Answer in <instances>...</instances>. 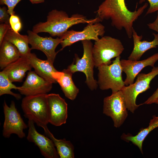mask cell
<instances>
[{"instance_id": "obj_1", "label": "cell", "mask_w": 158, "mask_h": 158, "mask_svg": "<svg viewBox=\"0 0 158 158\" xmlns=\"http://www.w3.org/2000/svg\"><path fill=\"white\" fill-rule=\"evenodd\" d=\"M100 21L97 17L88 19L84 15L78 13L69 17L66 12L55 9L48 13L46 21L40 22L35 25L32 31L37 33L47 32L51 36L60 37L73 25L80 23H95Z\"/></svg>"}, {"instance_id": "obj_2", "label": "cell", "mask_w": 158, "mask_h": 158, "mask_svg": "<svg viewBox=\"0 0 158 158\" xmlns=\"http://www.w3.org/2000/svg\"><path fill=\"white\" fill-rule=\"evenodd\" d=\"M124 49L121 41L110 36H103L95 41L92 49L95 66L109 65L112 59L120 56Z\"/></svg>"}, {"instance_id": "obj_3", "label": "cell", "mask_w": 158, "mask_h": 158, "mask_svg": "<svg viewBox=\"0 0 158 158\" xmlns=\"http://www.w3.org/2000/svg\"><path fill=\"white\" fill-rule=\"evenodd\" d=\"M47 95L45 94L25 96L22 101L21 107L25 117L32 120L41 127L49 123Z\"/></svg>"}, {"instance_id": "obj_4", "label": "cell", "mask_w": 158, "mask_h": 158, "mask_svg": "<svg viewBox=\"0 0 158 158\" xmlns=\"http://www.w3.org/2000/svg\"><path fill=\"white\" fill-rule=\"evenodd\" d=\"M120 56L116 58L109 65L98 67V85L102 90L111 89L112 93L121 91L125 85L122 77Z\"/></svg>"}, {"instance_id": "obj_5", "label": "cell", "mask_w": 158, "mask_h": 158, "mask_svg": "<svg viewBox=\"0 0 158 158\" xmlns=\"http://www.w3.org/2000/svg\"><path fill=\"white\" fill-rule=\"evenodd\" d=\"M158 75V66L154 67L148 73H139L134 83L125 86L121 90L124 98L128 110L133 113L140 105L136 103L137 97L150 88L152 80Z\"/></svg>"}, {"instance_id": "obj_6", "label": "cell", "mask_w": 158, "mask_h": 158, "mask_svg": "<svg viewBox=\"0 0 158 158\" xmlns=\"http://www.w3.org/2000/svg\"><path fill=\"white\" fill-rule=\"evenodd\" d=\"M81 42L83 49L82 57L80 59L75 54L74 62L69 65L67 69L73 74L78 71L83 73L86 77V84L90 90H93L97 89L98 85L93 75L95 66L92 53L93 44L90 40Z\"/></svg>"}, {"instance_id": "obj_7", "label": "cell", "mask_w": 158, "mask_h": 158, "mask_svg": "<svg viewBox=\"0 0 158 158\" xmlns=\"http://www.w3.org/2000/svg\"><path fill=\"white\" fill-rule=\"evenodd\" d=\"M128 109L121 91L105 97L103 100V113L109 116L116 128L120 127L128 115Z\"/></svg>"}, {"instance_id": "obj_8", "label": "cell", "mask_w": 158, "mask_h": 158, "mask_svg": "<svg viewBox=\"0 0 158 158\" xmlns=\"http://www.w3.org/2000/svg\"><path fill=\"white\" fill-rule=\"evenodd\" d=\"M4 121L3 126V135L9 138L12 134L22 138L25 136L23 130L28 127L24 122L16 108L14 102L12 101L9 107L4 101L3 104Z\"/></svg>"}, {"instance_id": "obj_9", "label": "cell", "mask_w": 158, "mask_h": 158, "mask_svg": "<svg viewBox=\"0 0 158 158\" xmlns=\"http://www.w3.org/2000/svg\"><path fill=\"white\" fill-rule=\"evenodd\" d=\"M105 32V27L99 22L88 24L81 31L68 30L60 37L62 39L60 43L62 48L60 50L78 41H98L99 36H104Z\"/></svg>"}, {"instance_id": "obj_10", "label": "cell", "mask_w": 158, "mask_h": 158, "mask_svg": "<svg viewBox=\"0 0 158 158\" xmlns=\"http://www.w3.org/2000/svg\"><path fill=\"white\" fill-rule=\"evenodd\" d=\"M27 32L31 49H36L42 51L46 56L47 59L53 63L58 53L55 51L56 49L61 43L62 39L58 37L56 38L51 37H42L30 30H28Z\"/></svg>"}, {"instance_id": "obj_11", "label": "cell", "mask_w": 158, "mask_h": 158, "mask_svg": "<svg viewBox=\"0 0 158 158\" xmlns=\"http://www.w3.org/2000/svg\"><path fill=\"white\" fill-rule=\"evenodd\" d=\"M48 106L49 123L57 126L65 124L68 117V105L65 99L58 94L47 95Z\"/></svg>"}, {"instance_id": "obj_12", "label": "cell", "mask_w": 158, "mask_h": 158, "mask_svg": "<svg viewBox=\"0 0 158 158\" xmlns=\"http://www.w3.org/2000/svg\"><path fill=\"white\" fill-rule=\"evenodd\" d=\"M34 123L32 120L28 119L27 140L34 143L39 147L42 155L45 158H59V155L52 140L39 133L35 128Z\"/></svg>"}, {"instance_id": "obj_13", "label": "cell", "mask_w": 158, "mask_h": 158, "mask_svg": "<svg viewBox=\"0 0 158 158\" xmlns=\"http://www.w3.org/2000/svg\"><path fill=\"white\" fill-rule=\"evenodd\" d=\"M53 84L39 76L35 71H30L23 85L19 87L18 90L25 96L45 94L51 90Z\"/></svg>"}, {"instance_id": "obj_14", "label": "cell", "mask_w": 158, "mask_h": 158, "mask_svg": "<svg viewBox=\"0 0 158 158\" xmlns=\"http://www.w3.org/2000/svg\"><path fill=\"white\" fill-rule=\"evenodd\" d=\"M158 61V53L142 60H132L122 59L120 63L123 72L126 75L124 81L125 85L128 86L134 83L137 75L142 69L148 66L154 67L155 63Z\"/></svg>"}, {"instance_id": "obj_15", "label": "cell", "mask_w": 158, "mask_h": 158, "mask_svg": "<svg viewBox=\"0 0 158 158\" xmlns=\"http://www.w3.org/2000/svg\"><path fill=\"white\" fill-rule=\"evenodd\" d=\"M73 74L68 69L61 72L55 73L53 77L60 85L65 96L68 98L74 100L79 92V90L74 84L72 78Z\"/></svg>"}, {"instance_id": "obj_16", "label": "cell", "mask_w": 158, "mask_h": 158, "mask_svg": "<svg viewBox=\"0 0 158 158\" xmlns=\"http://www.w3.org/2000/svg\"><path fill=\"white\" fill-rule=\"evenodd\" d=\"M32 67L29 58L20 57L16 61L10 64L3 70L12 82H22L28 71Z\"/></svg>"}, {"instance_id": "obj_17", "label": "cell", "mask_w": 158, "mask_h": 158, "mask_svg": "<svg viewBox=\"0 0 158 158\" xmlns=\"http://www.w3.org/2000/svg\"><path fill=\"white\" fill-rule=\"evenodd\" d=\"M153 40L151 41H141L142 35H138L134 29L133 30L132 37L134 47L132 51L128 57L132 60H139L143 54L148 50L156 48L158 46V33H153Z\"/></svg>"}, {"instance_id": "obj_18", "label": "cell", "mask_w": 158, "mask_h": 158, "mask_svg": "<svg viewBox=\"0 0 158 158\" xmlns=\"http://www.w3.org/2000/svg\"><path fill=\"white\" fill-rule=\"evenodd\" d=\"M28 58L32 68L37 74L48 81L53 83L56 82L53 75L58 71L54 68L53 63L47 59L44 60L39 59L34 53H31Z\"/></svg>"}, {"instance_id": "obj_19", "label": "cell", "mask_w": 158, "mask_h": 158, "mask_svg": "<svg viewBox=\"0 0 158 158\" xmlns=\"http://www.w3.org/2000/svg\"><path fill=\"white\" fill-rule=\"evenodd\" d=\"M4 39L14 45L18 49L20 57L29 58L31 50L28 45V35H21L13 31L11 28L6 34Z\"/></svg>"}, {"instance_id": "obj_20", "label": "cell", "mask_w": 158, "mask_h": 158, "mask_svg": "<svg viewBox=\"0 0 158 158\" xmlns=\"http://www.w3.org/2000/svg\"><path fill=\"white\" fill-rule=\"evenodd\" d=\"M0 46V67L3 69L16 61L20 56L17 47L5 39Z\"/></svg>"}, {"instance_id": "obj_21", "label": "cell", "mask_w": 158, "mask_h": 158, "mask_svg": "<svg viewBox=\"0 0 158 158\" xmlns=\"http://www.w3.org/2000/svg\"><path fill=\"white\" fill-rule=\"evenodd\" d=\"M158 127V116H153L149 123V126L145 128H142L138 133L135 136H133L129 133L126 134L123 133L121 136L123 140L127 142H131L135 145L137 146L143 154V142L150 133L155 128Z\"/></svg>"}, {"instance_id": "obj_22", "label": "cell", "mask_w": 158, "mask_h": 158, "mask_svg": "<svg viewBox=\"0 0 158 158\" xmlns=\"http://www.w3.org/2000/svg\"><path fill=\"white\" fill-rule=\"evenodd\" d=\"M47 136L53 142L60 158H74V147L69 141L65 139H57L48 129L47 125L42 126Z\"/></svg>"}, {"instance_id": "obj_23", "label": "cell", "mask_w": 158, "mask_h": 158, "mask_svg": "<svg viewBox=\"0 0 158 158\" xmlns=\"http://www.w3.org/2000/svg\"><path fill=\"white\" fill-rule=\"evenodd\" d=\"M12 83L3 70L0 72V96L5 94L10 95L19 100L21 98L20 95L14 93L11 90L12 89L18 90L19 87L16 86Z\"/></svg>"}, {"instance_id": "obj_24", "label": "cell", "mask_w": 158, "mask_h": 158, "mask_svg": "<svg viewBox=\"0 0 158 158\" xmlns=\"http://www.w3.org/2000/svg\"><path fill=\"white\" fill-rule=\"evenodd\" d=\"M101 4L105 9L116 14L123 13L128 9L125 0H104Z\"/></svg>"}, {"instance_id": "obj_25", "label": "cell", "mask_w": 158, "mask_h": 158, "mask_svg": "<svg viewBox=\"0 0 158 158\" xmlns=\"http://www.w3.org/2000/svg\"><path fill=\"white\" fill-rule=\"evenodd\" d=\"M22 0H0V4L6 5L7 7L8 11L10 15L15 14L14 11L17 4Z\"/></svg>"}, {"instance_id": "obj_26", "label": "cell", "mask_w": 158, "mask_h": 158, "mask_svg": "<svg viewBox=\"0 0 158 158\" xmlns=\"http://www.w3.org/2000/svg\"><path fill=\"white\" fill-rule=\"evenodd\" d=\"M146 0L149 2L150 6L145 15L158 11V0H139V3L141 4Z\"/></svg>"}, {"instance_id": "obj_27", "label": "cell", "mask_w": 158, "mask_h": 158, "mask_svg": "<svg viewBox=\"0 0 158 158\" xmlns=\"http://www.w3.org/2000/svg\"><path fill=\"white\" fill-rule=\"evenodd\" d=\"M9 14L8 11V8L3 6L0 8V21L1 23L9 24Z\"/></svg>"}, {"instance_id": "obj_28", "label": "cell", "mask_w": 158, "mask_h": 158, "mask_svg": "<svg viewBox=\"0 0 158 158\" xmlns=\"http://www.w3.org/2000/svg\"><path fill=\"white\" fill-rule=\"evenodd\" d=\"M11 28L9 24L5 23L0 25V45L4 39L5 35L8 30Z\"/></svg>"}, {"instance_id": "obj_29", "label": "cell", "mask_w": 158, "mask_h": 158, "mask_svg": "<svg viewBox=\"0 0 158 158\" xmlns=\"http://www.w3.org/2000/svg\"><path fill=\"white\" fill-rule=\"evenodd\" d=\"M9 23L11 28H12L18 25L21 22L19 16L15 14L10 15Z\"/></svg>"}, {"instance_id": "obj_30", "label": "cell", "mask_w": 158, "mask_h": 158, "mask_svg": "<svg viewBox=\"0 0 158 158\" xmlns=\"http://www.w3.org/2000/svg\"><path fill=\"white\" fill-rule=\"evenodd\" d=\"M158 98V87L153 94L142 103L144 104H150L154 103V101Z\"/></svg>"}, {"instance_id": "obj_31", "label": "cell", "mask_w": 158, "mask_h": 158, "mask_svg": "<svg viewBox=\"0 0 158 158\" xmlns=\"http://www.w3.org/2000/svg\"><path fill=\"white\" fill-rule=\"evenodd\" d=\"M147 25L150 29L157 32L158 33V11L155 20L153 22L148 23Z\"/></svg>"}, {"instance_id": "obj_32", "label": "cell", "mask_w": 158, "mask_h": 158, "mask_svg": "<svg viewBox=\"0 0 158 158\" xmlns=\"http://www.w3.org/2000/svg\"><path fill=\"white\" fill-rule=\"evenodd\" d=\"M32 4H37L43 3L45 0H29Z\"/></svg>"}, {"instance_id": "obj_33", "label": "cell", "mask_w": 158, "mask_h": 158, "mask_svg": "<svg viewBox=\"0 0 158 158\" xmlns=\"http://www.w3.org/2000/svg\"><path fill=\"white\" fill-rule=\"evenodd\" d=\"M154 103L158 104V98L154 101Z\"/></svg>"}]
</instances>
